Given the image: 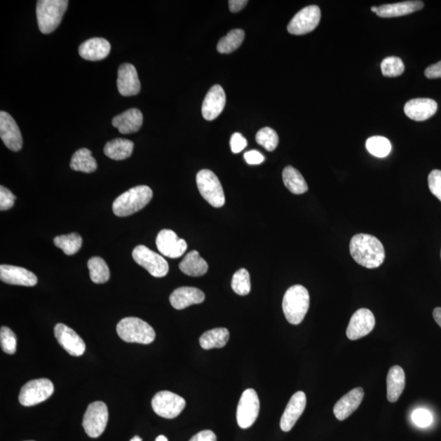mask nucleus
Segmentation results:
<instances>
[{
    "mask_svg": "<svg viewBox=\"0 0 441 441\" xmlns=\"http://www.w3.org/2000/svg\"><path fill=\"white\" fill-rule=\"evenodd\" d=\"M350 252L359 265L369 269L379 267L386 257L383 244L378 238L369 234H358L351 238Z\"/></svg>",
    "mask_w": 441,
    "mask_h": 441,
    "instance_id": "obj_1",
    "label": "nucleus"
},
{
    "mask_svg": "<svg viewBox=\"0 0 441 441\" xmlns=\"http://www.w3.org/2000/svg\"><path fill=\"white\" fill-rule=\"evenodd\" d=\"M153 197L147 186H137L123 193L113 203V212L118 217H127L144 209Z\"/></svg>",
    "mask_w": 441,
    "mask_h": 441,
    "instance_id": "obj_2",
    "label": "nucleus"
},
{
    "mask_svg": "<svg viewBox=\"0 0 441 441\" xmlns=\"http://www.w3.org/2000/svg\"><path fill=\"white\" fill-rule=\"evenodd\" d=\"M309 306L310 295L304 286L294 285L286 291L282 307L285 318L290 324H301L308 311Z\"/></svg>",
    "mask_w": 441,
    "mask_h": 441,
    "instance_id": "obj_3",
    "label": "nucleus"
},
{
    "mask_svg": "<svg viewBox=\"0 0 441 441\" xmlns=\"http://www.w3.org/2000/svg\"><path fill=\"white\" fill-rule=\"evenodd\" d=\"M118 337L126 343L151 344L156 339V332L152 327L137 317H126L116 327Z\"/></svg>",
    "mask_w": 441,
    "mask_h": 441,
    "instance_id": "obj_4",
    "label": "nucleus"
},
{
    "mask_svg": "<svg viewBox=\"0 0 441 441\" xmlns=\"http://www.w3.org/2000/svg\"><path fill=\"white\" fill-rule=\"evenodd\" d=\"M69 2L67 0H39L36 16L39 31L50 34L60 25Z\"/></svg>",
    "mask_w": 441,
    "mask_h": 441,
    "instance_id": "obj_5",
    "label": "nucleus"
},
{
    "mask_svg": "<svg viewBox=\"0 0 441 441\" xmlns=\"http://www.w3.org/2000/svg\"><path fill=\"white\" fill-rule=\"evenodd\" d=\"M196 184L201 195L210 205L221 208L225 205L224 191L214 172L203 170L198 172Z\"/></svg>",
    "mask_w": 441,
    "mask_h": 441,
    "instance_id": "obj_6",
    "label": "nucleus"
},
{
    "mask_svg": "<svg viewBox=\"0 0 441 441\" xmlns=\"http://www.w3.org/2000/svg\"><path fill=\"white\" fill-rule=\"evenodd\" d=\"M108 419L107 405L102 401H96L88 406L83 415V428L89 437L97 438L105 430Z\"/></svg>",
    "mask_w": 441,
    "mask_h": 441,
    "instance_id": "obj_7",
    "label": "nucleus"
},
{
    "mask_svg": "<svg viewBox=\"0 0 441 441\" xmlns=\"http://www.w3.org/2000/svg\"><path fill=\"white\" fill-rule=\"evenodd\" d=\"M54 386L48 379H39L28 381L19 394V402L23 406H34L43 402L53 394Z\"/></svg>",
    "mask_w": 441,
    "mask_h": 441,
    "instance_id": "obj_8",
    "label": "nucleus"
},
{
    "mask_svg": "<svg viewBox=\"0 0 441 441\" xmlns=\"http://www.w3.org/2000/svg\"><path fill=\"white\" fill-rule=\"evenodd\" d=\"M133 259L156 278L168 274L170 266L163 257L145 245H138L133 251Z\"/></svg>",
    "mask_w": 441,
    "mask_h": 441,
    "instance_id": "obj_9",
    "label": "nucleus"
},
{
    "mask_svg": "<svg viewBox=\"0 0 441 441\" xmlns=\"http://www.w3.org/2000/svg\"><path fill=\"white\" fill-rule=\"evenodd\" d=\"M152 409L162 418L172 419L179 415L186 407V400L175 393L162 391L154 396Z\"/></svg>",
    "mask_w": 441,
    "mask_h": 441,
    "instance_id": "obj_10",
    "label": "nucleus"
},
{
    "mask_svg": "<svg viewBox=\"0 0 441 441\" xmlns=\"http://www.w3.org/2000/svg\"><path fill=\"white\" fill-rule=\"evenodd\" d=\"M260 401L255 390L247 389L243 393L238 405L236 419L242 429L252 427L259 417Z\"/></svg>",
    "mask_w": 441,
    "mask_h": 441,
    "instance_id": "obj_11",
    "label": "nucleus"
},
{
    "mask_svg": "<svg viewBox=\"0 0 441 441\" xmlns=\"http://www.w3.org/2000/svg\"><path fill=\"white\" fill-rule=\"evenodd\" d=\"M321 18L320 9L316 5L302 8L288 25V32L294 36H301L313 32Z\"/></svg>",
    "mask_w": 441,
    "mask_h": 441,
    "instance_id": "obj_12",
    "label": "nucleus"
},
{
    "mask_svg": "<svg viewBox=\"0 0 441 441\" xmlns=\"http://www.w3.org/2000/svg\"><path fill=\"white\" fill-rule=\"evenodd\" d=\"M156 246L161 254L170 259H178L185 254L187 244L172 230H162L156 237Z\"/></svg>",
    "mask_w": 441,
    "mask_h": 441,
    "instance_id": "obj_13",
    "label": "nucleus"
},
{
    "mask_svg": "<svg viewBox=\"0 0 441 441\" xmlns=\"http://www.w3.org/2000/svg\"><path fill=\"white\" fill-rule=\"evenodd\" d=\"M375 326V317L373 312L366 308L356 311L351 316L346 336L350 340H358L368 335Z\"/></svg>",
    "mask_w": 441,
    "mask_h": 441,
    "instance_id": "obj_14",
    "label": "nucleus"
},
{
    "mask_svg": "<svg viewBox=\"0 0 441 441\" xmlns=\"http://www.w3.org/2000/svg\"><path fill=\"white\" fill-rule=\"evenodd\" d=\"M54 335L62 348L73 356H81L86 350V345L81 337L66 325H56Z\"/></svg>",
    "mask_w": 441,
    "mask_h": 441,
    "instance_id": "obj_15",
    "label": "nucleus"
},
{
    "mask_svg": "<svg viewBox=\"0 0 441 441\" xmlns=\"http://www.w3.org/2000/svg\"><path fill=\"white\" fill-rule=\"evenodd\" d=\"M0 137L9 150H21L23 144L21 131L14 118L5 111L0 112Z\"/></svg>",
    "mask_w": 441,
    "mask_h": 441,
    "instance_id": "obj_16",
    "label": "nucleus"
},
{
    "mask_svg": "<svg viewBox=\"0 0 441 441\" xmlns=\"http://www.w3.org/2000/svg\"><path fill=\"white\" fill-rule=\"evenodd\" d=\"M117 87L123 97L135 96L140 93L141 83L136 68L132 64L125 63L118 68Z\"/></svg>",
    "mask_w": 441,
    "mask_h": 441,
    "instance_id": "obj_17",
    "label": "nucleus"
},
{
    "mask_svg": "<svg viewBox=\"0 0 441 441\" xmlns=\"http://www.w3.org/2000/svg\"><path fill=\"white\" fill-rule=\"evenodd\" d=\"M306 405V396L304 391H297L292 396L280 420V428L288 433L304 414Z\"/></svg>",
    "mask_w": 441,
    "mask_h": 441,
    "instance_id": "obj_18",
    "label": "nucleus"
},
{
    "mask_svg": "<svg viewBox=\"0 0 441 441\" xmlns=\"http://www.w3.org/2000/svg\"><path fill=\"white\" fill-rule=\"evenodd\" d=\"M0 280L8 285L27 287H33L38 283L37 276L33 272L12 265L0 266Z\"/></svg>",
    "mask_w": 441,
    "mask_h": 441,
    "instance_id": "obj_19",
    "label": "nucleus"
},
{
    "mask_svg": "<svg viewBox=\"0 0 441 441\" xmlns=\"http://www.w3.org/2000/svg\"><path fill=\"white\" fill-rule=\"evenodd\" d=\"M226 93L222 86H212L206 94L202 105V116L208 121L215 120L220 116L226 105Z\"/></svg>",
    "mask_w": 441,
    "mask_h": 441,
    "instance_id": "obj_20",
    "label": "nucleus"
},
{
    "mask_svg": "<svg viewBox=\"0 0 441 441\" xmlns=\"http://www.w3.org/2000/svg\"><path fill=\"white\" fill-rule=\"evenodd\" d=\"M437 109V103L433 99L416 98L405 104L404 111L411 120L425 121L433 117Z\"/></svg>",
    "mask_w": 441,
    "mask_h": 441,
    "instance_id": "obj_21",
    "label": "nucleus"
},
{
    "mask_svg": "<svg viewBox=\"0 0 441 441\" xmlns=\"http://www.w3.org/2000/svg\"><path fill=\"white\" fill-rule=\"evenodd\" d=\"M364 395L363 388H356L350 391L334 405V414L335 417L339 421H344L350 417L359 408L361 402H362Z\"/></svg>",
    "mask_w": 441,
    "mask_h": 441,
    "instance_id": "obj_22",
    "label": "nucleus"
},
{
    "mask_svg": "<svg viewBox=\"0 0 441 441\" xmlns=\"http://www.w3.org/2000/svg\"><path fill=\"white\" fill-rule=\"evenodd\" d=\"M205 299L204 292L195 287H180L172 292L170 301L172 307L183 310L194 304H201Z\"/></svg>",
    "mask_w": 441,
    "mask_h": 441,
    "instance_id": "obj_23",
    "label": "nucleus"
},
{
    "mask_svg": "<svg viewBox=\"0 0 441 441\" xmlns=\"http://www.w3.org/2000/svg\"><path fill=\"white\" fill-rule=\"evenodd\" d=\"M111 52V44L103 38H93L82 43L79 48V55L88 61H101Z\"/></svg>",
    "mask_w": 441,
    "mask_h": 441,
    "instance_id": "obj_24",
    "label": "nucleus"
},
{
    "mask_svg": "<svg viewBox=\"0 0 441 441\" xmlns=\"http://www.w3.org/2000/svg\"><path fill=\"white\" fill-rule=\"evenodd\" d=\"M143 122L141 111L132 108L113 118L112 125L122 135H130L140 130Z\"/></svg>",
    "mask_w": 441,
    "mask_h": 441,
    "instance_id": "obj_25",
    "label": "nucleus"
},
{
    "mask_svg": "<svg viewBox=\"0 0 441 441\" xmlns=\"http://www.w3.org/2000/svg\"><path fill=\"white\" fill-rule=\"evenodd\" d=\"M423 7L424 4L422 1H405L384 4L379 7L376 14L383 18H398L418 12Z\"/></svg>",
    "mask_w": 441,
    "mask_h": 441,
    "instance_id": "obj_26",
    "label": "nucleus"
},
{
    "mask_svg": "<svg viewBox=\"0 0 441 441\" xmlns=\"http://www.w3.org/2000/svg\"><path fill=\"white\" fill-rule=\"evenodd\" d=\"M405 388V374L399 365L391 367L386 379V389H388V400L391 403L396 402Z\"/></svg>",
    "mask_w": 441,
    "mask_h": 441,
    "instance_id": "obj_27",
    "label": "nucleus"
},
{
    "mask_svg": "<svg viewBox=\"0 0 441 441\" xmlns=\"http://www.w3.org/2000/svg\"><path fill=\"white\" fill-rule=\"evenodd\" d=\"M179 269L183 273L194 277L204 276L209 270V266L196 250L191 251L180 262Z\"/></svg>",
    "mask_w": 441,
    "mask_h": 441,
    "instance_id": "obj_28",
    "label": "nucleus"
},
{
    "mask_svg": "<svg viewBox=\"0 0 441 441\" xmlns=\"http://www.w3.org/2000/svg\"><path fill=\"white\" fill-rule=\"evenodd\" d=\"M133 148H135V144L132 141L116 138V140L108 142L103 151L111 160L123 161L131 156Z\"/></svg>",
    "mask_w": 441,
    "mask_h": 441,
    "instance_id": "obj_29",
    "label": "nucleus"
},
{
    "mask_svg": "<svg viewBox=\"0 0 441 441\" xmlns=\"http://www.w3.org/2000/svg\"><path fill=\"white\" fill-rule=\"evenodd\" d=\"M230 333L226 328H217L205 332L200 338L203 349L222 348L228 343Z\"/></svg>",
    "mask_w": 441,
    "mask_h": 441,
    "instance_id": "obj_30",
    "label": "nucleus"
},
{
    "mask_svg": "<svg viewBox=\"0 0 441 441\" xmlns=\"http://www.w3.org/2000/svg\"><path fill=\"white\" fill-rule=\"evenodd\" d=\"M70 166L72 170L86 173H91L97 170V165L92 151L87 148L79 149L74 152Z\"/></svg>",
    "mask_w": 441,
    "mask_h": 441,
    "instance_id": "obj_31",
    "label": "nucleus"
},
{
    "mask_svg": "<svg viewBox=\"0 0 441 441\" xmlns=\"http://www.w3.org/2000/svg\"><path fill=\"white\" fill-rule=\"evenodd\" d=\"M282 176H283L285 186L293 194L301 195L308 191V186H307L304 177L294 167L287 166Z\"/></svg>",
    "mask_w": 441,
    "mask_h": 441,
    "instance_id": "obj_32",
    "label": "nucleus"
},
{
    "mask_svg": "<svg viewBox=\"0 0 441 441\" xmlns=\"http://www.w3.org/2000/svg\"><path fill=\"white\" fill-rule=\"evenodd\" d=\"M88 267L93 283L104 284L110 279V269L102 257H91L88 262Z\"/></svg>",
    "mask_w": 441,
    "mask_h": 441,
    "instance_id": "obj_33",
    "label": "nucleus"
},
{
    "mask_svg": "<svg viewBox=\"0 0 441 441\" xmlns=\"http://www.w3.org/2000/svg\"><path fill=\"white\" fill-rule=\"evenodd\" d=\"M245 36V33L243 29H232L225 37L220 39V41L217 43V51L223 54L236 51L244 41Z\"/></svg>",
    "mask_w": 441,
    "mask_h": 441,
    "instance_id": "obj_34",
    "label": "nucleus"
},
{
    "mask_svg": "<svg viewBox=\"0 0 441 441\" xmlns=\"http://www.w3.org/2000/svg\"><path fill=\"white\" fill-rule=\"evenodd\" d=\"M82 237L78 233L58 236L54 238V245L61 249L67 255H74L81 249Z\"/></svg>",
    "mask_w": 441,
    "mask_h": 441,
    "instance_id": "obj_35",
    "label": "nucleus"
},
{
    "mask_svg": "<svg viewBox=\"0 0 441 441\" xmlns=\"http://www.w3.org/2000/svg\"><path fill=\"white\" fill-rule=\"evenodd\" d=\"M366 149L376 157L384 158L389 155L391 151V144L388 138L381 136L369 137L366 142Z\"/></svg>",
    "mask_w": 441,
    "mask_h": 441,
    "instance_id": "obj_36",
    "label": "nucleus"
},
{
    "mask_svg": "<svg viewBox=\"0 0 441 441\" xmlns=\"http://www.w3.org/2000/svg\"><path fill=\"white\" fill-rule=\"evenodd\" d=\"M231 288L238 295L245 296L250 293L251 283L249 271L242 269L232 277Z\"/></svg>",
    "mask_w": 441,
    "mask_h": 441,
    "instance_id": "obj_37",
    "label": "nucleus"
},
{
    "mask_svg": "<svg viewBox=\"0 0 441 441\" xmlns=\"http://www.w3.org/2000/svg\"><path fill=\"white\" fill-rule=\"evenodd\" d=\"M256 141L266 151H273L279 144V136L274 130L266 127L257 132Z\"/></svg>",
    "mask_w": 441,
    "mask_h": 441,
    "instance_id": "obj_38",
    "label": "nucleus"
},
{
    "mask_svg": "<svg viewBox=\"0 0 441 441\" xmlns=\"http://www.w3.org/2000/svg\"><path fill=\"white\" fill-rule=\"evenodd\" d=\"M381 70L386 77H398L405 72L404 62L400 57H388L381 62Z\"/></svg>",
    "mask_w": 441,
    "mask_h": 441,
    "instance_id": "obj_39",
    "label": "nucleus"
},
{
    "mask_svg": "<svg viewBox=\"0 0 441 441\" xmlns=\"http://www.w3.org/2000/svg\"><path fill=\"white\" fill-rule=\"evenodd\" d=\"M0 343L5 353L13 355L17 351V337L11 329L3 326L0 330Z\"/></svg>",
    "mask_w": 441,
    "mask_h": 441,
    "instance_id": "obj_40",
    "label": "nucleus"
},
{
    "mask_svg": "<svg viewBox=\"0 0 441 441\" xmlns=\"http://www.w3.org/2000/svg\"><path fill=\"white\" fill-rule=\"evenodd\" d=\"M412 420L414 424L420 428H427L433 423V414L425 409H418L412 414Z\"/></svg>",
    "mask_w": 441,
    "mask_h": 441,
    "instance_id": "obj_41",
    "label": "nucleus"
},
{
    "mask_svg": "<svg viewBox=\"0 0 441 441\" xmlns=\"http://www.w3.org/2000/svg\"><path fill=\"white\" fill-rule=\"evenodd\" d=\"M428 186L430 192L441 202V171L435 170L428 176Z\"/></svg>",
    "mask_w": 441,
    "mask_h": 441,
    "instance_id": "obj_42",
    "label": "nucleus"
},
{
    "mask_svg": "<svg viewBox=\"0 0 441 441\" xmlns=\"http://www.w3.org/2000/svg\"><path fill=\"white\" fill-rule=\"evenodd\" d=\"M16 196L4 186H0V210L6 211L14 205Z\"/></svg>",
    "mask_w": 441,
    "mask_h": 441,
    "instance_id": "obj_43",
    "label": "nucleus"
},
{
    "mask_svg": "<svg viewBox=\"0 0 441 441\" xmlns=\"http://www.w3.org/2000/svg\"><path fill=\"white\" fill-rule=\"evenodd\" d=\"M231 151L235 154L241 152L247 147L246 138L240 133H236L231 136L230 142Z\"/></svg>",
    "mask_w": 441,
    "mask_h": 441,
    "instance_id": "obj_44",
    "label": "nucleus"
},
{
    "mask_svg": "<svg viewBox=\"0 0 441 441\" xmlns=\"http://www.w3.org/2000/svg\"><path fill=\"white\" fill-rule=\"evenodd\" d=\"M245 158L246 162L251 165H260V163L265 161L264 156L259 151L255 150L247 151L245 154Z\"/></svg>",
    "mask_w": 441,
    "mask_h": 441,
    "instance_id": "obj_45",
    "label": "nucleus"
},
{
    "mask_svg": "<svg viewBox=\"0 0 441 441\" xmlns=\"http://www.w3.org/2000/svg\"><path fill=\"white\" fill-rule=\"evenodd\" d=\"M190 441H217V435L210 430H205L195 435Z\"/></svg>",
    "mask_w": 441,
    "mask_h": 441,
    "instance_id": "obj_46",
    "label": "nucleus"
},
{
    "mask_svg": "<svg viewBox=\"0 0 441 441\" xmlns=\"http://www.w3.org/2000/svg\"><path fill=\"white\" fill-rule=\"evenodd\" d=\"M425 76L428 79L441 78V61L426 69Z\"/></svg>",
    "mask_w": 441,
    "mask_h": 441,
    "instance_id": "obj_47",
    "label": "nucleus"
},
{
    "mask_svg": "<svg viewBox=\"0 0 441 441\" xmlns=\"http://www.w3.org/2000/svg\"><path fill=\"white\" fill-rule=\"evenodd\" d=\"M228 3H229L231 12L238 13L241 11L249 2H247V0H230Z\"/></svg>",
    "mask_w": 441,
    "mask_h": 441,
    "instance_id": "obj_48",
    "label": "nucleus"
},
{
    "mask_svg": "<svg viewBox=\"0 0 441 441\" xmlns=\"http://www.w3.org/2000/svg\"><path fill=\"white\" fill-rule=\"evenodd\" d=\"M433 317L435 322H437L441 328V307H437V308L433 311Z\"/></svg>",
    "mask_w": 441,
    "mask_h": 441,
    "instance_id": "obj_49",
    "label": "nucleus"
},
{
    "mask_svg": "<svg viewBox=\"0 0 441 441\" xmlns=\"http://www.w3.org/2000/svg\"><path fill=\"white\" fill-rule=\"evenodd\" d=\"M156 441H168L167 437L165 435H158L156 438Z\"/></svg>",
    "mask_w": 441,
    "mask_h": 441,
    "instance_id": "obj_50",
    "label": "nucleus"
},
{
    "mask_svg": "<svg viewBox=\"0 0 441 441\" xmlns=\"http://www.w3.org/2000/svg\"><path fill=\"white\" fill-rule=\"evenodd\" d=\"M378 10H379V7H375L374 6V7H372L371 8V11L373 12V13H376V12H378Z\"/></svg>",
    "mask_w": 441,
    "mask_h": 441,
    "instance_id": "obj_51",
    "label": "nucleus"
},
{
    "mask_svg": "<svg viewBox=\"0 0 441 441\" xmlns=\"http://www.w3.org/2000/svg\"><path fill=\"white\" fill-rule=\"evenodd\" d=\"M130 441H142V439L140 437H135Z\"/></svg>",
    "mask_w": 441,
    "mask_h": 441,
    "instance_id": "obj_52",
    "label": "nucleus"
},
{
    "mask_svg": "<svg viewBox=\"0 0 441 441\" xmlns=\"http://www.w3.org/2000/svg\"><path fill=\"white\" fill-rule=\"evenodd\" d=\"M440 257H441V252H440Z\"/></svg>",
    "mask_w": 441,
    "mask_h": 441,
    "instance_id": "obj_53",
    "label": "nucleus"
},
{
    "mask_svg": "<svg viewBox=\"0 0 441 441\" xmlns=\"http://www.w3.org/2000/svg\"><path fill=\"white\" fill-rule=\"evenodd\" d=\"M28 441H33V440H28Z\"/></svg>",
    "mask_w": 441,
    "mask_h": 441,
    "instance_id": "obj_54",
    "label": "nucleus"
}]
</instances>
